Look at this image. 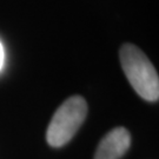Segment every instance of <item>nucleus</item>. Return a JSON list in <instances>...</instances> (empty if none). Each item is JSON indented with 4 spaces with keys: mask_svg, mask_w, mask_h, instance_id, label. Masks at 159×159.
Returning <instances> with one entry per match:
<instances>
[{
    "mask_svg": "<svg viewBox=\"0 0 159 159\" xmlns=\"http://www.w3.org/2000/svg\"><path fill=\"white\" fill-rule=\"evenodd\" d=\"M119 59L123 71L133 90L148 102L159 99V77L152 63L132 44H124L120 47Z\"/></svg>",
    "mask_w": 159,
    "mask_h": 159,
    "instance_id": "nucleus-1",
    "label": "nucleus"
},
{
    "mask_svg": "<svg viewBox=\"0 0 159 159\" xmlns=\"http://www.w3.org/2000/svg\"><path fill=\"white\" fill-rule=\"evenodd\" d=\"M87 114V102L80 96L70 97L59 106L46 132L47 143L52 148L67 144L79 130Z\"/></svg>",
    "mask_w": 159,
    "mask_h": 159,
    "instance_id": "nucleus-2",
    "label": "nucleus"
},
{
    "mask_svg": "<svg viewBox=\"0 0 159 159\" xmlns=\"http://www.w3.org/2000/svg\"><path fill=\"white\" fill-rule=\"evenodd\" d=\"M131 145L130 132L125 127L110 131L99 143L94 159H120Z\"/></svg>",
    "mask_w": 159,
    "mask_h": 159,
    "instance_id": "nucleus-3",
    "label": "nucleus"
},
{
    "mask_svg": "<svg viewBox=\"0 0 159 159\" xmlns=\"http://www.w3.org/2000/svg\"><path fill=\"white\" fill-rule=\"evenodd\" d=\"M4 64H5V50H4V46L0 41V71L4 67Z\"/></svg>",
    "mask_w": 159,
    "mask_h": 159,
    "instance_id": "nucleus-4",
    "label": "nucleus"
}]
</instances>
